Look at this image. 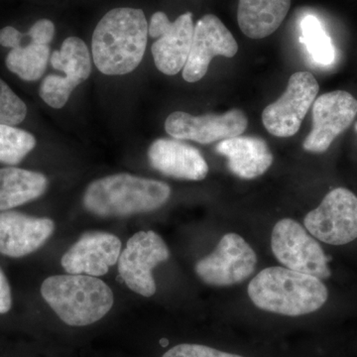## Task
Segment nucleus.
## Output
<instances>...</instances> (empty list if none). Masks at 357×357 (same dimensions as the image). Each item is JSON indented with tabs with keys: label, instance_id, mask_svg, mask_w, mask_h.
Instances as JSON below:
<instances>
[{
	"label": "nucleus",
	"instance_id": "nucleus-1",
	"mask_svg": "<svg viewBox=\"0 0 357 357\" xmlns=\"http://www.w3.org/2000/svg\"><path fill=\"white\" fill-rule=\"evenodd\" d=\"M145 14L141 9L121 7L103 16L91 41L95 65L107 76L132 72L144 57L148 38Z\"/></svg>",
	"mask_w": 357,
	"mask_h": 357
},
{
	"label": "nucleus",
	"instance_id": "nucleus-2",
	"mask_svg": "<svg viewBox=\"0 0 357 357\" xmlns=\"http://www.w3.org/2000/svg\"><path fill=\"white\" fill-rule=\"evenodd\" d=\"M248 292L258 309L287 318L319 311L328 297L321 279L286 267L265 268L249 283Z\"/></svg>",
	"mask_w": 357,
	"mask_h": 357
},
{
	"label": "nucleus",
	"instance_id": "nucleus-3",
	"mask_svg": "<svg viewBox=\"0 0 357 357\" xmlns=\"http://www.w3.org/2000/svg\"><path fill=\"white\" fill-rule=\"evenodd\" d=\"M171 188L161 181L115 174L93 181L84 195L86 211L100 218H122L158 210Z\"/></svg>",
	"mask_w": 357,
	"mask_h": 357
},
{
	"label": "nucleus",
	"instance_id": "nucleus-4",
	"mask_svg": "<svg viewBox=\"0 0 357 357\" xmlns=\"http://www.w3.org/2000/svg\"><path fill=\"white\" fill-rule=\"evenodd\" d=\"M45 302L68 326H86L102 319L114 306L112 289L89 275H57L43 282Z\"/></svg>",
	"mask_w": 357,
	"mask_h": 357
},
{
	"label": "nucleus",
	"instance_id": "nucleus-5",
	"mask_svg": "<svg viewBox=\"0 0 357 357\" xmlns=\"http://www.w3.org/2000/svg\"><path fill=\"white\" fill-rule=\"evenodd\" d=\"M271 248L281 264L319 279L330 278L332 272L323 248L299 222L283 218L275 225Z\"/></svg>",
	"mask_w": 357,
	"mask_h": 357
},
{
	"label": "nucleus",
	"instance_id": "nucleus-6",
	"mask_svg": "<svg viewBox=\"0 0 357 357\" xmlns=\"http://www.w3.org/2000/svg\"><path fill=\"white\" fill-rule=\"evenodd\" d=\"M312 236L331 245H344L357 238V197L344 188L328 192L304 218Z\"/></svg>",
	"mask_w": 357,
	"mask_h": 357
},
{
	"label": "nucleus",
	"instance_id": "nucleus-7",
	"mask_svg": "<svg viewBox=\"0 0 357 357\" xmlns=\"http://www.w3.org/2000/svg\"><path fill=\"white\" fill-rule=\"evenodd\" d=\"M256 264L255 251L244 238L236 234H227L210 255L197 262L195 271L208 285L227 287L248 279Z\"/></svg>",
	"mask_w": 357,
	"mask_h": 357
},
{
	"label": "nucleus",
	"instance_id": "nucleus-8",
	"mask_svg": "<svg viewBox=\"0 0 357 357\" xmlns=\"http://www.w3.org/2000/svg\"><path fill=\"white\" fill-rule=\"evenodd\" d=\"M170 257L168 246L153 230L139 231L129 238L119 258V276L133 292L143 297L156 293L152 271Z\"/></svg>",
	"mask_w": 357,
	"mask_h": 357
},
{
	"label": "nucleus",
	"instance_id": "nucleus-9",
	"mask_svg": "<svg viewBox=\"0 0 357 357\" xmlns=\"http://www.w3.org/2000/svg\"><path fill=\"white\" fill-rule=\"evenodd\" d=\"M319 89L318 82L312 73L305 70L293 74L285 93L263 110L262 122L268 132L281 138L297 134L316 100Z\"/></svg>",
	"mask_w": 357,
	"mask_h": 357
},
{
	"label": "nucleus",
	"instance_id": "nucleus-10",
	"mask_svg": "<svg viewBox=\"0 0 357 357\" xmlns=\"http://www.w3.org/2000/svg\"><path fill=\"white\" fill-rule=\"evenodd\" d=\"M51 65L65 73V77L49 75L42 81L39 95L53 109L65 107L70 93L79 84L89 79L91 61L88 47L83 40L69 37L63 42L61 50L51 56Z\"/></svg>",
	"mask_w": 357,
	"mask_h": 357
},
{
	"label": "nucleus",
	"instance_id": "nucleus-11",
	"mask_svg": "<svg viewBox=\"0 0 357 357\" xmlns=\"http://www.w3.org/2000/svg\"><path fill=\"white\" fill-rule=\"evenodd\" d=\"M356 114V98L347 91H335L319 96L312 105V128L303 147L312 153H324L351 126Z\"/></svg>",
	"mask_w": 357,
	"mask_h": 357
},
{
	"label": "nucleus",
	"instance_id": "nucleus-12",
	"mask_svg": "<svg viewBox=\"0 0 357 357\" xmlns=\"http://www.w3.org/2000/svg\"><path fill=\"white\" fill-rule=\"evenodd\" d=\"M194 29L191 13L182 14L174 22L161 11L153 14L148 33L152 38H157L151 50L155 66L160 72L174 76L184 69Z\"/></svg>",
	"mask_w": 357,
	"mask_h": 357
},
{
	"label": "nucleus",
	"instance_id": "nucleus-13",
	"mask_svg": "<svg viewBox=\"0 0 357 357\" xmlns=\"http://www.w3.org/2000/svg\"><path fill=\"white\" fill-rule=\"evenodd\" d=\"M248 126V117L241 109L199 116L175 112L167 117L165 122L167 133L174 139L196 141L201 144H211L241 135Z\"/></svg>",
	"mask_w": 357,
	"mask_h": 357
},
{
	"label": "nucleus",
	"instance_id": "nucleus-14",
	"mask_svg": "<svg viewBox=\"0 0 357 357\" xmlns=\"http://www.w3.org/2000/svg\"><path fill=\"white\" fill-rule=\"evenodd\" d=\"M237 51L238 45L227 26L213 14H206L195 26L183 77L188 83H196L206 76L213 58H232Z\"/></svg>",
	"mask_w": 357,
	"mask_h": 357
},
{
	"label": "nucleus",
	"instance_id": "nucleus-15",
	"mask_svg": "<svg viewBox=\"0 0 357 357\" xmlns=\"http://www.w3.org/2000/svg\"><path fill=\"white\" fill-rule=\"evenodd\" d=\"M121 241L105 231L84 234L63 255L62 266L69 274L103 276L119 261Z\"/></svg>",
	"mask_w": 357,
	"mask_h": 357
},
{
	"label": "nucleus",
	"instance_id": "nucleus-16",
	"mask_svg": "<svg viewBox=\"0 0 357 357\" xmlns=\"http://www.w3.org/2000/svg\"><path fill=\"white\" fill-rule=\"evenodd\" d=\"M55 230L50 218L30 217L18 211L0 213V253L20 258L31 255L47 243Z\"/></svg>",
	"mask_w": 357,
	"mask_h": 357
},
{
	"label": "nucleus",
	"instance_id": "nucleus-17",
	"mask_svg": "<svg viewBox=\"0 0 357 357\" xmlns=\"http://www.w3.org/2000/svg\"><path fill=\"white\" fill-rule=\"evenodd\" d=\"M148 158L155 170L168 177L202 181L208 173V166L197 148L178 139L160 138L148 150Z\"/></svg>",
	"mask_w": 357,
	"mask_h": 357
},
{
	"label": "nucleus",
	"instance_id": "nucleus-18",
	"mask_svg": "<svg viewBox=\"0 0 357 357\" xmlns=\"http://www.w3.org/2000/svg\"><path fill=\"white\" fill-rule=\"evenodd\" d=\"M215 151L227 159L230 172L245 180L260 177L273 163L266 141L255 136L239 135L220 141Z\"/></svg>",
	"mask_w": 357,
	"mask_h": 357
},
{
	"label": "nucleus",
	"instance_id": "nucleus-19",
	"mask_svg": "<svg viewBox=\"0 0 357 357\" xmlns=\"http://www.w3.org/2000/svg\"><path fill=\"white\" fill-rule=\"evenodd\" d=\"M292 0H239L237 21L245 36L262 39L280 27Z\"/></svg>",
	"mask_w": 357,
	"mask_h": 357
},
{
	"label": "nucleus",
	"instance_id": "nucleus-20",
	"mask_svg": "<svg viewBox=\"0 0 357 357\" xmlns=\"http://www.w3.org/2000/svg\"><path fill=\"white\" fill-rule=\"evenodd\" d=\"M48 178L43 174L8 167L0 169V211H6L43 196Z\"/></svg>",
	"mask_w": 357,
	"mask_h": 357
},
{
	"label": "nucleus",
	"instance_id": "nucleus-21",
	"mask_svg": "<svg viewBox=\"0 0 357 357\" xmlns=\"http://www.w3.org/2000/svg\"><path fill=\"white\" fill-rule=\"evenodd\" d=\"M29 39V43L20 44L11 49L6 59V64L7 69L23 81L35 82L41 79L46 70L50 47L40 44L30 37Z\"/></svg>",
	"mask_w": 357,
	"mask_h": 357
},
{
	"label": "nucleus",
	"instance_id": "nucleus-22",
	"mask_svg": "<svg viewBox=\"0 0 357 357\" xmlns=\"http://www.w3.org/2000/svg\"><path fill=\"white\" fill-rule=\"evenodd\" d=\"M300 42L305 45L312 60L319 66L328 67L335 61V48L328 33L314 15L305 16L301 22Z\"/></svg>",
	"mask_w": 357,
	"mask_h": 357
},
{
	"label": "nucleus",
	"instance_id": "nucleus-23",
	"mask_svg": "<svg viewBox=\"0 0 357 357\" xmlns=\"http://www.w3.org/2000/svg\"><path fill=\"white\" fill-rule=\"evenodd\" d=\"M33 134L13 126L0 124V163L18 165L36 146Z\"/></svg>",
	"mask_w": 357,
	"mask_h": 357
},
{
	"label": "nucleus",
	"instance_id": "nucleus-24",
	"mask_svg": "<svg viewBox=\"0 0 357 357\" xmlns=\"http://www.w3.org/2000/svg\"><path fill=\"white\" fill-rule=\"evenodd\" d=\"M161 357H255L231 347L203 342H181L167 349Z\"/></svg>",
	"mask_w": 357,
	"mask_h": 357
},
{
	"label": "nucleus",
	"instance_id": "nucleus-25",
	"mask_svg": "<svg viewBox=\"0 0 357 357\" xmlns=\"http://www.w3.org/2000/svg\"><path fill=\"white\" fill-rule=\"evenodd\" d=\"M27 115L25 102L0 79V124L18 126Z\"/></svg>",
	"mask_w": 357,
	"mask_h": 357
},
{
	"label": "nucleus",
	"instance_id": "nucleus-26",
	"mask_svg": "<svg viewBox=\"0 0 357 357\" xmlns=\"http://www.w3.org/2000/svg\"><path fill=\"white\" fill-rule=\"evenodd\" d=\"M28 36L40 44L49 45L55 35V26L48 20L37 21L27 32Z\"/></svg>",
	"mask_w": 357,
	"mask_h": 357
},
{
	"label": "nucleus",
	"instance_id": "nucleus-27",
	"mask_svg": "<svg viewBox=\"0 0 357 357\" xmlns=\"http://www.w3.org/2000/svg\"><path fill=\"white\" fill-rule=\"evenodd\" d=\"M13 306V297H11V289L6 274L0 268V314H6L10 311Z\"/></svg>",
	"mask_w": 357,
	"mask_h": 357
},
{
	"label": "nucleus",
	"instance_id": "nucleus-28",
	"mask_svg": "<svg viewBox=\"0 0 357 357\" xmlns=\"http://www.w3.org/2000/svg\"><path fill=\"white\" fill-rule=\"evenodd\" d=\"M22 37V33L18 31L16 28L6 26L0 30V45L6 48H16L21 44Z\"/></svg>",
	"mask_w": 357,
	"mask_h": 357
}]
</instances>
